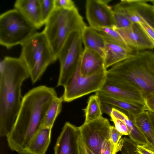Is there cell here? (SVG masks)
I'll list each match as a JSON object with an SVG mask.
<instances>
[{
	"instance_id": "cell-1",
	"label": "cell",
	"mask_w": 154,
	"mask_h": 154,
	"mask_svg": "<svg viewBox=\"0 0 154 154\" xmlns=\"http://www.w3.org/2000/svg\"><path fill=\"white\" fill-rule=\"evenodd\" d=\"M57 96L54 88L45 85L34 88L25 94L13 127L6 137L8 146L12 151L19 154L25 152L41 128L46 112Z\"/></svg>"
},
{
	"instance_id": "cell-2",
	"label": "cell",
	"mask_w": 154,
	"mask_h": 154,
	"mask_svg": "<svg viewBox=\"0 0 154 154\" xmlns=\"http://www.w3.org/2000/svg\"><path fill=\"white\" fill-rule=\"evenodd\" d=\"M30 77L27 68L19 57L6 56L0 63V135L11 131L22 100L21 88Z\"/></svg>"
},
{
	"instance_id": "cell-3",
	"label": "cell",
	"mask_w": 154,
	"mask_h": 154,
	"mask_svg": "<svg viewBox=\"0 0 154 154\" xmlns=\"http://www.w3.org/2000/svg\"><path fill=\"white\" fill-rule=\"evenodd\" d=\"M114 77L136 88L145 97L154 94V52L135 51L130 57L107 69Z\"/></svg>"
},
{
	"instance_id": "cell-4",
	"label": "cell",
	"mask_w": 154,
	"mask_h": 154,
	"mask_svg": "<svg viewBox=\"0 0 154 154\" xmlns=\"http://www.w3.org/2000/svg\"><path fill=\"white\" fill-rule=\"evenodd\" d=\"M42 31L56 60L62 48L72 32L82 31L86 26L76 7L71 9L55 8Z\"/></svg>"
},
{
	"instance_id": "cell-5",
	"label": "cell",
	"mask_w": 154,
	"mask_h": 154,
	"mask_svg": "<svg viewBox=\"0 0 154 154\" xmlns=\"http://www.w3.org/2000/svg\"><path fill=\"white\" fill-rule=\"evenodd\" d=\"M20 45V57L25 64L34 84L40 79L48 66L56 60L43 32H36Z\"/></svg>"
},
{
	"instance_id": "cell-6",
	"label": "cell",
	"mask_w": 154,
	"mask_h": 154,
	"mask_svg": "<svg viewBox=\"0 0 154 154\" xmlns=\"http://www.w3.org/2000/svg\"><path fill=\"white\" fill-rule=\"evenodd\" d=\"M37 29L15 8L0 15V44L7 49L21 45Z\"/></svg>"
},
{
	"instance_id": "cell-7",
	"label": "cell",
	"mask_w": 154,
	"mask_h": 154,
	"mask_svg": "<svg viewBox=\"0 0 154 154\" xmlns=\"http://www.w3.org/2000/svg\"><path fill=\"white\" fill-rule=\"evenodd\" d=\"M82 31H75L69 35L58 54L60 71L57 87H64L75 72L83 51Z\"/></svg>"
},
{
	"instance_id": "cell-8",
	"label": "cell",
	"mask_w": 154,
	"mask_h": 154,
	"mask_svg": "<svg viewBox=\"0 0 154 154\" xmlns=\"http://www.w3.org/2000/svg\"><path fill=\"white\" fill-rule=\"evenodd\" d=\"M80 62L72 78L63 87V101L69 102L100 90L108 76L107 69L103 68L87 76L81 75Z\"/></svg>"
},
{
	"instance_id": "cell-9",
	"label": "cell",
	"mask_w": 154,
	"mask_h": 154,
	"mask_svg": "<svg viewBox=\"0 0 154 154\" xmlns=\"http://www.w3.org/2000/svg\"><path fill=\"white\" fill-rule=\"evenodd\" d=\"M110 126L108 120L102 116L79 127L84 143L95 154H101L105 141L110 139Z\"/></svg>"
},
{
	"instance_id": "cell-10",
	"label": "cell",
	"mask_w": 154,
	"mask_h": 154,
	"mask_svg": "<svg viewBox=\"0 0 154 154\" xmlns=\"http://www.w3.org/2000/svg\"><path fill=\"white\" fill-rule=\"evenodd\" d=\"M111 0H87L85 15L89 26L95 29L115 28L112 8L109 4Z\"/></svg>"
},
{
	"instance_id": "cell-11",
	"label": "cell",
	"mask_w": 154,
	"mask_h": 154,
	"mask_svg": "<svg viewBox=\"0 0 154 154\" xmlns=\"http://www.w3.org/2000/svg\"><path fill=\"white\" fill-rule=\"evenodd\" d=\"M99 91L116 98L144 104L145 97L140 91L113 76L108 75L104 84Z\"/></svg>"
},
{
	"instance_id": "cell-12",
	"label": "cell",
	"mask_w": 154,
	"mask_h": 154,
	"mask_svg": "<svg viewBox=\"0 0 154 154\" xmlns=\"http://www.w3.org/2000/svg\"><path fill=\"white\" fill-rule=\"evenodd\" d=\"M80 137L79 127L66 122L54 146V154H80L79 146Z\"/></svg>"
},
{
	"instance_id": "cell-13",
	"label": "cell",
	"mask_w": 154,
	"mask_h": 154,
	"mask_svg": "<svg viewBox=\"0 0 154 154\" xmlns=\"http://www.w3.org/2000/svg\"><path fill=\"white\" fill-rule=\"evenodd\" d=\"M115 29L127 45L134 51L154 49V42L138 23H133L128 27Z\"/></svg>"
},
{
	"instance_id": "cell-14",
	"label": "cell",
	"mask_w": 154,
	"mask_h": 154,
	"mask_svg": "<svg viewBox=\"0 0 154 154\" xmlns=\"http://www.w3.org/2000/svg\"><path fill=\"white\" fill-rule=\"evenodd\" d=\"M14 6V8L37 29L44 24L42 19L39 0H17Z\"/></svg>"
},
{
	"instance_id": "cell-15",
	"label": "cell",
	"mask_w": 154,
	"mask_h": 154,
	"mask_svg": "<svg viewBox=\"0 0 154 154\" xmlns=\"http://www.w3.org/2000/svg\"><path fill=\"white\" fill-rule=\"evenodd\" d=\"M103 68L105 67L103 57L93 51L84 49L80 62V73L82 76H89Z\"/></svg>"
},
{
	"instance_id": "cell-16",
	"label": "cell",
	"mask_w": 154,
	"mask_h": 154,
	"mask_svg": "<svg viewBox=\"0 0 154 154\" xmlns=\"http://www.w3.org/2000/svg\"><path fill=\"white\" fill-rule=\"evenodd\" d=\"M101 102L118 107L127 111L128 114L137 115L147 110L145 104L134 101L121 99L104 94L100 91L96 92Z\"/></svg>"
},
{
	"instance_id": "cell-17",
	"label": "cell",
	"mask_w": 154,
	"mask_h": 154,
	"mask_svg": "<svg viewBox=\"0 0 154 154\" xmlns=\"http://www.w3.org/2000/svg\"><path fill=\"white\" fill-rule=\"evenodd\" d=\"M82 38L85 48L93 51L104 58L106 42L100 34L86 26L82 31Z\"/></svg>"
},
{
	"instance_id": "cell-18",
	"label": "cell",
	"mask_w": 154,
	"mask_h": 154,
	"mask_svg": "<svg viewBox=\"0 0 154 154\" xmlns=\"http://www.w3.org/2000/svg\"><path fill=\"white\" fill-rule=\"evenodd\" d=\"M51 129L41 128L28 144L24 152L30 154H45L51 142Z\"/></svg>"
},
{
	"instance_id": "cell-19",
	"label": "cell",
	"mask_w": 154,
	"mask_h": 154,
	"mask_svg": "<svg viewBox=\"0 0 154 154\" xmlns=\"http://www.w3.org/2000/svg\"><path fill=\"white\" fill-rule=\"evenodd\" d=\"M145 0H125L130 11L144 23L154 28V11L152 4Z\"/></svg>"
},
{
	"instance_id": "cell-20",
	"label": "cell",
	"mask_w": 154,
	"mask_h": 154,
	"mask_svg": "<svg viewBox=\"0 0 154 154\" xmlns=\"http://www.w3.org/2000/svg\"><path fill=\"white\" fill-rule=\"evenodd\" d=\"M128 114V117L134 125L144 136L147 144L154 150V129L148 111H144L136 116Z\"/></svg>"
},
{
	"instance_id": "cell-21",
	"label": "cell",
	"mask_w": 154,
	"mask_h": 154,
	"mask_svg": "<svg viewBox=\"0 0 154 154\" xmlns=\"http://www.w3.org/2000/svg\"><path fill=\"white\" fill-rule=\"evenodd\" d=\"M135 51L132 52L118 45L106 42L104 57L105 68L107 69L127 59Z\"/></svg>"
},
{
	"instance_id": "cell-22",
	"label": "cell",
	"mask_w": 154,
	"mask_h": 154,
	"mask_svg": "<svg viewBox=\"0 0 154 154\" xmlns=\"http://www.w3.org/2000/svg\"><path fill=\"white\" fill-rule=\"evenodd\" d=\"M63 101L62 96L58 97L57 96L53 99L45 115L41 128H52L56 118L61 111Z\"/></svg>"
},
{
	"instance_id": "cell-23",
	"label": "cell",
	"mask_w": 154,
	"mask_h": 154,
	"mask_svg": "<svg viewBox=\"0 0 154 154\" xmlns=\"http://www.w3.org/2000/svg\"><path fill=\"white\" fill-rule=\"evenodd\" d=\"M101 103L96 94L89 97L86 107L83 109L85 117L84 123L89 122L102 116Z\"/></svg>"
},
{
	"instance_id": "cell-24",
	"label": "cell",
	"mask_w": 154,
	"mask_h": 154,
	"mask_svg": "<svg viewBox=\"0 0 154 154\" xmlns=\"http://www.w3.org/2000/svg\"><path fill=\"white\" fill-rule=\"evenodd\" d=\"M96 30L103 37L106 42L118 45L131 51H135L127 45L121 35L114 28L106 27Z\"/></svg>"
},
{
	"instance_id": "cell-25",
	"label": "cell",
	"mask_w": 154,
	"mask_h": 154,
	"mask_svg": "<svg viewBox=\"0 0 154 154\" xmlns=\"http://www.w3.org/2000/svg\"><path fill=\"white\" fill-rule=\"evenodd\" d=\"M41 7V17L44 24L55 9L54 0H39Z\"/></svg>"
},
{
	"instance_id": "cell-26",
	"label": "cell",
	"mask_w": 154,
	"mask_h": 154,
	"mask_svg": "<svg viewBox=\"0 0 154 154\" xmlns=\"http://www.w3.org/2000/svg\"><path fill=\"white\" fill-rule=\"evenodd\" d=\"M115 29H120L130 26L133 23L122 14L113 11Z\"/></svg>"
},
{
	"instance_id": "cell-27",
	"label": "cell",
	"mask_w": 154,
	"mask_h": 154,
	"mask_svg": "<svg viewBox=\"0 0 154 154\" xmlns=\"http://www.w3.org/2000/svg\"><path fill=\"white\" fill-rule=\"evenodd\" d=\"M117 146H115L110 139L106 140L102 146L101 154H116Z\"/></svg>"
},
{
	"instance_id": "cell-28",
	"label": "cell",
	"mask_w": 154,
	"mask_h": 154,
	"mask_svg": "<svg viewBox=\"0 0 154 154\" xmlns=\"http://www.w3.org/2000/svg\"><path fill=\"white\" fill-rule=\"evenodd\" d=\"M55 8L71 9L76 7L72 0H54Z\"/></svg>"
},
{
	"instance_id": "cell-29",
	"label": "cell",
	"mask_w": 154,
	"mask_h": 154,
	"mask_svg": "<svg viewBox=\"0 0 154 154\" xmlns=\"http://www.w3.org/2000/svg\"><path fill=\"white\" fill-rule=\"evenodd\" d=\"M111 120L114 122L116 130L123 135H129L130 132L124 121L115 119H111Z\"/></svg>"
},
{
	"instance_id": "cell-30",
	"label": "cell",
	"mask_w": 154,
	"mask_h": 154,
	"mask_svg": "<svg viewBox=\"0 0 154 154\" xmlns=\"http://www.w3.org/2000/svg\"><path fill=\"white\" fill-rule=\"evenodd\" d=\"M110 140L114 145L117 147L120 139L123 134L118 131L115 127L110 126Z\"/></svg>"
},
{
	"instance_id": "cell-31",
	"label": "cell",
	"mask_w": 154,
	"mask_h": 154,
	"mask_svg": "<svg viewBox=\"0 0 154 154\" xmlns=\"http://www.w3.org/2000/svg\"><path fill=\"white\" fill-rule=\"evenodd\" d=\"M144 104L147 110L154 113V94H150L145 96Z\"/></svg>"
},
{
	"instance_id": "cell-32",
	"label": "cell",
	"mask_w": 154,
	"mask_h": 154,
	"mask_svg": "<svg viewBox=\"0 0 154 154\" xmlns=\"http://www.w3.org/2000/svg\"><path fill=\"white\" fill-rule=\"evenodd\" d=\"M110 116L111 119H115L122 121H124L128 117V116L125 113L114 107L112 109Z\"/></svg>"
},
{
	"instance_id": "cell-33",
	"label": "cell",
	"mask_w": 154,
	"mask_h": 154,
	"mask_svg": "<svg viewBox=\"0 0 154 154\" xmlns=\"http://www.w3.org/2000/svg\"><path fill=\"white\" fill-rule=\"evenodd\" d=\"M149 37L154 42V28L145 23H138Z\"/></svg>"
},
{
	"instance_id": "cell-34",
	"label": "cell",
	"mask_w": 154,
	"mask_h": 154,
	"mask_svg": "<svg viewBox=\"0 0 154 154\" xmlns=\"http://www.w3.org/2000/svg\"><path fill=\"white\" fill-rule=\"evenodd\" d=\"M136 151L139 154H154V150L145 145H136Z\"/></svg>"
},
{
	"instance_id": "cell-35",
	"label": "cell",
	"mask_w": 154,
	"mask_h": 154,
	"mask_svg": "<svg viewBox=\"0 0 154 154\" xmlns=\"http://www.w3.org/2000/svg\"><path fill=\"white\" fill-rule=\"evenodd\" d=\"M79 146L80 154H95L86 146L81 138V136L79 141Z\"/></svg>"
},
{
	"instance_id": "cell-36",
	"label": "cell",
	"mask_w": 154,
	"mask_h": 154,
	"mask_svg": "<svg viewBox=\"0 0 154 154\" xmlns=\"http://www.w3.org/2000/svg\"><path fill=\"white\" fill-rule=\"evenodd\" d=\"M100 105L103 113H104L110 116L113 106L106 103L102 102H101Z\"/></svg>"
},
{
	"instance_id": "cell-37",
	"label": "cell",
	"mask_w": 154,
	"mask_h": 154,
	"mask_svg": "<svg viewBox=\"0 0 154 154\" xmlns=\"http://www.w3.org/2000/svg\"><path fill=\"white\" fill-rule=\"evenodd\" d=\"M148 111L151 122L154 129V113L150 111Z\"/></svg>"
},
{
	"instance_id": "cell-38",
	"label": "cell",
	"mask_w": 154,
	"mask_h": 154,
	"mask_svg": "<svg viewBox=\"0 0 154 154\" xmlns=\"http://www.w3.org/2000/svg\"><path fill=\"white\" fill-rule=\"evenodd\" d=\"M150 2H151V3H152V4L153 5V9L154 11V0H150Z\"/></svg>"
},
{
	"instance_id": "cell-39",
	"label": "cell",
	"mask_w": 154,
	"mask_h": 154,
	"mask_svg": "<svg viewBox=\"0 0 154 154\" xmlns=\"http://www.w3.org/2000/svg\"><path fill=\"white\" fill-rule=\"evenodd\" d=\"M21 154H29V153H26V152H24V153H23Z\"/></svg>"
},
{
	"instance_id": "cell-40",
	"label": "cell",
	"mask_w": 154,
	"mask_h": 154,
	"mask_svg": "<svg viewBox=\"0 0 154 154\" xmlns=\"http://www.w3.org/2000/svg\"><path fill=\"white\" fill-rule=\"evenodd\" d=\"M137 154H139L137 152Z\"/></svg>"
}]
</instances>
